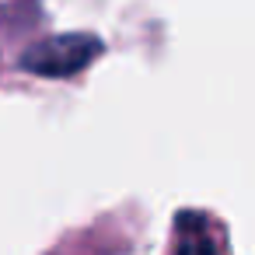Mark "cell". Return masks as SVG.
<instances>
[{"label":"cell","instance_id":"1","mask_svg":"<svg viewBox=\"0 0 255 255\" xmlns=\"http://www.w3.org/2000/svg\"><path fill=\"white\" fill-rule=\"evenodd\" d=\"M98 53H102V42L95 35L70 32V35H56V39H46V42L32 46L21 56V67L32 70V74H39V77H74Z\"/></svg>","mask_w":255,"mask_h":255},{"label":"cell","instance_id":"2","mask_svg":"<svg viewBox=\"0 0 255 255\" xmlns=\"http://www.w3.org/2000/svg\"><path fill=\"white\" fill-rule=\"evenodd\" d=\"M175 255H220L217 234L210 231V220L203 213H178L175 220Z\"/></svg>","mask_w":255,"mask_h":255}]
</instances>
